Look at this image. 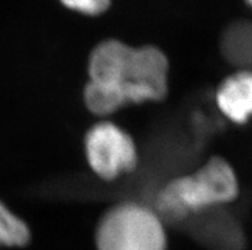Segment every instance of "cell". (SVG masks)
Masks as SVG:
<instances>
[{
    "label": "cell",
    "mask_w": 252,
    "mask_h": 250,
    "mask_svg": "<svg viewBox=\"0 0 252 250\" xmlns=\"http://www.w3.org/2000/svg\"><path fill=\"white\" fill-rule=\"evenodd\" d=\"M240 184L233 167L221 157H213L196 172L177 177L157 196L158 212L169 221H179L192 213L233 202Z\"/></svg>",
    "instance_id": "2"
},
{
    "label": "cell",
    "mask_w": 252,
    "mask_h": 250,
    "mask_svg": "<svg viewBox=\"0 0 252 250\" xmlns=\"http://www.w3.org/2000/svg\"><path fill=\"white\" fill-rule=\"evenodd\" d=\"M30 238L27 225L0 202V247H23Z\"/></svg>",
    "instance_id": "7"
},
{
    "label": "cell",
    "mask_w": 252,
    "mask_h": 250,
    "mask_svg": "<svg viewBox=\"0 0 252 250\" xmlns=\"http://www.w3.org/2000/svg\"><path fill=\"white\" fill-rule=\"evenodd\" d=\"M169 63L155 46L131 48L118 40H105L93 50L89 60L90 82L118 96L122 102L160 101L168 93Z\"/></svg>",
    "instance_id": "1"
},
{
    "label": "cell",
    "mask_w": 252,
    "mask_h": 250,
    "mask_svg": "<svg viewBox=\"0 0 252 250\" xmlns=\"http://www.w3.org/2000/svg\"><path fill=\"white\" fill-rule=\"evenodd\" d=\"M65 6L76 12L83 13L87 16H97L105 12L110 6L108 0H76V1H63Z\"/></svg>",
    "instance_id": "8"
},
{
    "label": "cell",
    "mask_w": 252,
    "mask_h": 250,
    "mask_svg": "<svg viewBox=\"0 0 252 250\" xmlns=\"http://www.w3.org/2000/svg\"><path fill=\"white\" fill-rule=\"evenodd\" d=\"M85 152L90 167L104 180H114L131 172L138 162L132 137L109 121L95 124L85 137Z\"/></svg>",
    "instance_id": "4"
},
{
    "label": "cell",
    "mask_w": 252,
    "mask_h": 250,
    "mask_svg": "<svg viewBox=\"0 0 252 250\" xmlns=\"http://www.w3.org/2000/svg\"><path fill=\"white\" fill-rule=\"evenodd\" d=\"M217 105L230 121L245 124L252 117V72L237 70L224 78L215 95Z\"/></svg>",
    "instance_id": "5"
},
{
    "label": "cell",
    "mask_w": 252,
    "mask_h": 250,
    "mask_svg": "<svg viewBox=\"0 0 252 250\" xmlns=\"http://www.w3.org/2000/svg\"><path fill=\"white\" fill-rule=\"evenodd\" d=\"M97 250H166V235L157 213L122 203L102 216L96 228Z\"/></svg>",
    "instance_id": "3"
},
{
    "label": "cell",
    "mask_w": 252,
    "mask_h": 250,
    "mask_svg": "<svg viewBox=\"0 0 252 250\" xmlns=\"http://www.w3.org/2000/svg\"><path fill=\"white\" fill-rule=\"evenodd\" d=\"M247 4H249V5L252 8V0H251V1H249V3H247Z\"/></svg>",
    "instance_id": "9"
},
{
    "label": "cell",
    "mask_w": 252,
    "mask_h": 250,
    "mask_svg": "<svg viewBox=\"0 0 252 250\" xmlns=\"http://www.w3.org/2000/svg\"><path fill=\"white\" fill-rule=\"evenodd\" d=\"M221 55L238 70L252 72V22L237 19L224 28L220 38Z\"/></svg>",
    "instance_id": "6"
}]
</instances>
